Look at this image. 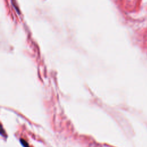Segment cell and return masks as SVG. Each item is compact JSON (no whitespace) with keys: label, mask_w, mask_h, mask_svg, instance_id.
Instances as JSON below:
<instances>
[]
</instances>
